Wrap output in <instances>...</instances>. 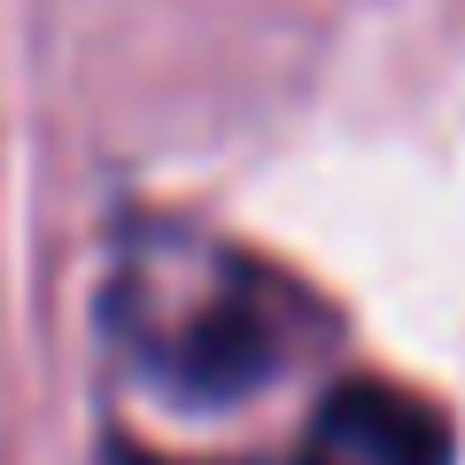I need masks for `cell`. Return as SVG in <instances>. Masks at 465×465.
Instances as JSON below:
<instances>
[{
	"label": "cell",
	"mask_w": 465,
	"mask_h": 465,
	"mask_svg": "<svg viewBox=\"0 0 465 465\" xmlns=\"http://www.w3.org/2000/svg\"><path fill=\"white\" fill-rule=\"evenodd\" d=\"M109 465H179V458H148V450H116Z\"/></svg>",
	"instance_id": "cell-2"
},
{
	"label": "cell",
	"mask_w": 465,
	"mask_h": 465,
	"mask_svg": "<svg viewBox=\"0 0 465 465\" xmlns=\"http://www.w3.org/2000/svg\"><path fill=\"white\" fill-rule=\"evenodd\" d=\"M109 326L163 403L225 411L264 396L295 365L302 295L225 241L148 225L124 241V264L109 280Z\"/></svg>",
	"instance_id": "cell-1"
}]
</instances>
